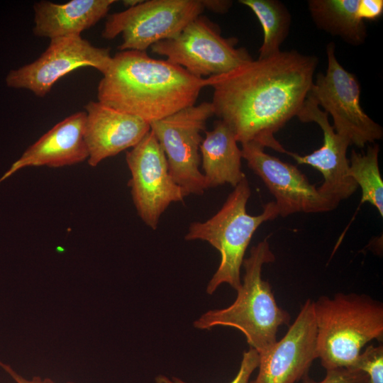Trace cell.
Masks as SVG:
<instances>
[{"label":"cell","mask_w":383,"mask_h":383,"mask_svg":"<svg viewBox=\"0 0 383 383\" xmlns=\"http://www.w3.org/2000/svg\"><path fill=\"white\" fill-rule=\"evenodd\" d=\"M204 9L218 13H225L231 8L233 1L228 0H201Z\"/></svg>","instance_id":"cell-27"},{"label":"cell","mask_w":383,"mask_h":383,"mask_svg":"<svg viewBox=\"0 0 383 383\" xmlns=\"http://www.w3.org/2000/svg\"><path fill=\"white\" fill-rule=\"evenodd\" d=\"M379 146L368 145L364 152L353 150L349 158V174L361 189L360 203H370L383 216V181L379 167Z\"/></svg>","instance_id":"cell-21"},{"label":"cell","mask_w":383,"mask_h":383,"mask_svg":"<svg viewBox=\"0 0 383 383\" xmlns=\"http://www.w3.org/2000/svg\"><path fill=\"white\" fill-rule=\"evenodd\" d=\"M126 160L131 174L128 186L137 213L148 226L155 230L167 207L183 201L187 195L172 179L165 155L151 130L126 152Z\"/></svg>","instance_id":"cell-10"},{"label":"cell","mask_w":383,"mask_h":383,"mask_svg":"<svg viewBox=\"0 0 383 383\" xmlns=\"http://www.w3.org/2000/svg\"><path fill=\"white\" fill-rule=\"evenodd\" d=\"M359 12L364 21L378 19L383 13V1L360 0Z\"/></svg>","instance_id":"cell-25"},{"label":"cell","mask_w":383,"mask_h":383,"mask_svg":"<svg viewBox=\"0 0 383 383\" xmlns=\"http://www.w3.org/2000/svg\"><path fill=\"white\" fill-rule=\"evenodd\" d=\"M353 368L367 374L370 383H383V345H370L361 353Z\"/></svg>","instance_id":"cell-22"},{"label":"cell","mask_w":383,"mask_h":383,"mask_svg":"<svg viewBox=\"0 0 383 383\" xmlns=\"http://www.w3.org/2000/svg\"><path fill=\"white\" fill-rule=\"evenodd\" d=\"M360 0H309L312 20L321 30L351 45L362 44L367 36L359 12Z\"/></svg>","instance_id":"cell-19"},{"label":"cell","mask_w":383,"mask_h":383,"mask_svg":"<svg viewBox=\"0 0 383 383\" xmlns=\"http://www.w3.org/2000/svg\"><path fill=\"white\" fill-rule=\"evenodd\" d=\"M257 18L263 30V42L258 58H265L280 52V46L287 37L291 15L287 8L277 0H240Z\"/></svg>","instance_id":"cell-20"},{"label":"cell","mask_w":383,"mask_h":383,"mask_svg":"<svg viewBox=\"0 0 383 383\" xmlns=\"http://www.w3.org/2000/svg\"><path fill=\"white\" fill-rule=\"evenodd\" d=\"M326 55V73L317 74L309 96L331 116L335 131L351 145L363 148L381 140L383 128L361 107L360 84L338 61L334 43L327 45Z\"/></svg>","instance_id":"cell-6"},{"label":"cell","mask_w":383,"mask_h":383,"mask_svg":"<svg viewBox=\"0 0 383 383\" xmlns=\"http://www.w3.org/2000/svg\"><path fill=\"white\" fill-rule=\"evenodd\" d=\"M259 364V354L253 348L243 352L239 370L230 383H249L250 377ZM156 383H188L177 377L168 378L163 374L155 377Z\"/></svg>","instance_id":"cell-23"},{"label":"cell","mask_w":383,"mask_h":383,"mask_svg":"<svg viewBox=\"0 0 383 383\" xmlns=\"http://www.w3.org/2000/svg\"><path fill=\"white\" fill-rule=\"evenodd\" d=\"M111 60L109 48L94 46L81 35L53 38L35 60L11 70L6 83L9 87L27 89L35 96L43 97L67 74L80 67H89L103 75Z\"/></svg>","instance_id":"cell-11"},{"label":"cell","mask_w":383,"mask_h":383,"mask_svg":"<svg viewBox=\"0 0 383 383\" xmlns=\"http://www.w3.org/2000/svg\"><path fill=\"white\" fill-rule=\"evenodd\" d=\"M213 115L211 103L203 102L150 123L165 155L172 179L187 196L201 195L208 189L199 170V147L203 140L201 132Z\"/></svg>","instance_id":"cell-9"},{"label":"cell","mask_w":383,"mask_h":383,"mask_svg":"<svg viewBox=\"0 0 383 383\" xmlns=\"http://www.w3.org/2000/svg\"><path fill=\"white\" fill-rule=\"evenodd\" d=\"M0 367H1L7 374H9L16 383H55L52 379L49 378L42 379L41 377L38 376L33 377L31 379H26L19 374H18L15 370H13L10 365L3 362L1 360ZM66 383L75 382H67Z\"/></svg>","instance_id":"cell-26"},{"label":"cell","mask_w":383,"mask_h":383,"mask_svg":"<svg viewBox=\"0 0 383 383\" xmlns=\"http://www.w3.org/2000/svg\"><path fill=\"white\" fill-rule=\"evenodd\" d=\"M84 140L88 164L97 166L104 160L135 146L150 131V123L99 101L84 106Z\"/></svg>","instance_id":"cell-15"},{"label":"cell","mask_w":383,"mask_h":383,"mask_svg":"<svg viewBox=\"0 0 383 383\" xmlns=\"http://www.w3.org/2000/svg\"><path fill=\"white\" fill-rule=\"evenodd\" d=\"M241 145L242 158L274 196L279 216L324 213L337 207L321 194L296 166L265 152V148L257 143Z\"/></svg>","instance_id":"cell-12"},{"label":"cell","mask_w":383,"mask_h":383,"mask_svg":"<svg viewBox=\"0 0 383 383\" xmlns=\"http://www.w3.org/2000/svg\"><path fill=\"white\" fill-rule=\"evenodd\" d=\"M250 194L245 177L215 215L206 221L191 223L185 235L187 240L206 241L220 252V264L206 288L209 294L223 283L236 291L240 288V268L253 234L262 223L279 216L274 201L266 204L259 215L248 213L246 205Z\"/></svg>","instance_id":"cell-5"},{"label":"cell","mask_w":383,"mask_h":383,"mask_svg":"<svg viewBox=\"0 0 383 383\" xmlns=\"http://www.w3.org/2000/svg\"><path fill=\"white\" fill-rule=\"evenodd\" d=\"M142 2V0H123L122 4L127 8L134 7Z\"/></svg>","instance_id":"cell-28"},{"label":"cell","mask_w":383,"mask_h":383,"mask_svg":"<svg viewBox=\"0 0 383 383\" xmlns=\"http://www.w3.org/2000/svg\"><path fill=\"white\" fill-rule=\"evenodd\" d=\"M115 0H71L57 4L40 1L33 5L34 26L37 37L50 40L81 35L104 18Z\"/></svg>","instance_id":"cell-17"},{"label":"cell","mask_w":383,"mask_h":383,"mask_svg":"<svg viewBox=\"0 0 383 383\" xmlns=\"http://www.w3.org/2000/svg\"><path fill=\"white\" fill-rule=\"evenodd\" d=\"M274 260L267 239L252 247L250 256L243 262L245 274L235 301L227 308L204 313L194 321V327L211 329L226 326L237 328L258 353L274 343L279 328L290 321L289 313L277 304L270 283L262 278L263 265Z\"/></svg>","instance_id":"cell-4"},{"label":"cell","mask_w":383,"mask_h":383,"mask_svg":"<svg viewBox=\"0 0 383 383\" xmlns=\"http://www.w3.org/2000/svg\"><path fill=\"white\" fill-rule=\"evenodd\" d=\"M304 123H316L323 132L322 145L313 152L300 155L288 152L298 164L307 165L319 171L323 181L318 192L337 206L351 196L358 187L349 174L347 150L350 142L338 135L330 123L328 115L310 96H307L296 116Z\"/></svg>","instance_id":"cell-14"},{"label":"cell","mask_w":383,"mask_h":383,"mask_svg":"<svg viewBox=\"0 0 383 383\" xmlns=\"http://www.w3.org/2000/svg\"><path fill=\"white\" fill-rule=\"evenodd\" d=\"M313 301L308 299L287 333L258 353V373L250 383H296L317 358Z\"/></svg>","instance_id":"cell-13"},{"label":"cell","mask_w":383,"mask_h":383,"mask_svg":"<svg viewBox=\"0 0 383 383\" xmlns=\"http://www.w3.org/2000/svg\"><path fill=\"white\" fill-rule=\"evenodd\" d=\"M302 383H370L368 376L364 372L347 367L326 370L323 379L316 382L308 374L302 379Z\"/></svg>","instance_id":"cell-24"},{"label":"cell","mask_w":383,"mask_h":383,"mask_svg":"<svg viewBox=\"0 0 383 383\" xmlns=\"http://www.w3.org/2000/svg\"><path fill=\"white\" fill-rule=\"evenodd\" d=\"M86 112L77 111L58 122L30 145L0 177V184L28 167L57 168L87 160L84 140Z\"/></svg>","instance_id":"cell-16"},{"label":"cell","mask_w":383,"mask_h":383,"mask_svg":"<svg viewBox=\"0 0 383 383\" xmlns=\"http://www.w3.org/2000/svg\"><path fill=\"white\" fill-rule=\"evenodd\" d=\"M204 10L201 0H148L111 14L101 32L111 40L121 34V51H145L177 36Z\"/></svg>","instance_id":"cell-8"},{"label":"cell","mask_w":383,"mask_h":383,"mask_svg":"<svg viewBox=\"0 0 383 383\" xmlns=\"http://www.w3.org/2000/svg\"><path fill=\"white\" fill-rule=\"evenodd\" d=\"M206 78H198L145 51L124 50L112 56L97 87L98 101L151 123L196 104Z\"/></svg>","instance_id":"cell-2"},{"label":"cell","mask_w":383,"mask_h":383,"mask_svg":"<svg viewBox=\"0 0 383 383\" xmlns=\"http://www.w3.org/2000/svg\"><path fill=\"white\" fill-rule=\"evenodd\" d=\"M314 303L316 353L326 370L353 368L362 348L383 340V304L367 294L338 293Z\"/></svg>","instance_id":"cell-3"},{"label":"cell","mask_w":383,"mask_h":383,"mask_svg":"<svg viewBox=\"0 0 383 383\" xmlns=\"http://www.w3.org/2000/svg\"><path fill=\"white\" fill-rule=\"evenodd\" d=\"M318 59L296 50L252 59L206 77L214 115L240 144L253 142L288 154L274 134L297 116L313 83Z\"/></svg>","instance_id":"cell-1"},{"label":"cell","mask_w":383,"mask_h":383,"mask_svg":"<svg viewBox=\"0 0 383 383\" xmlns=\"http://www.w3.org/2000/svg\"><path fill=\"white\" fill-rule=\"evenodd\" d=\"M207 188L225 184L236 187L245 175L241 170V150L229 127L221 120L205 131L199 147Z\"/></svg>","instance_id":"cell-18"},{"label":"cell","mask_w":383,"mask_h":383,"mask_svg":"<svg viewBox=\"0 0 383 383\" xmlns=\"http://www.w3.org/2000/svg\"><path fill=\"white\" fill-rule=\"evenodd\" d=\"M237 38L223 37L218 25L200 15L177 36L150 48L151 52L203 79L226 73L252 59L245 48H237Z\"/></svg>","instance_id":"cell-7"}]
</instances>
